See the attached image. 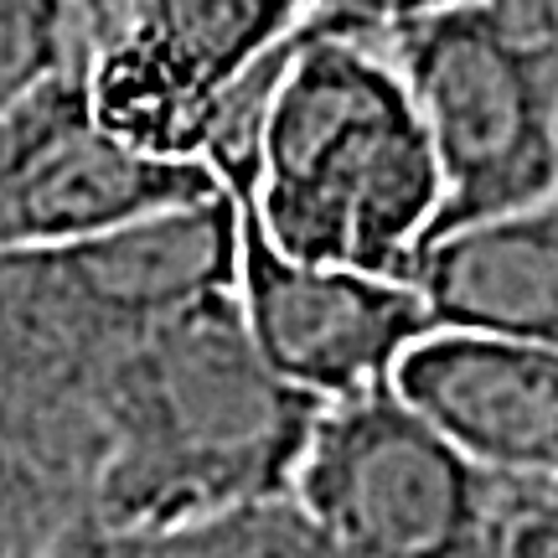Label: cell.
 <instances>
[{"instance_id":"cell-1","label":"cell","mask_w":558,"mask_h":558,"mask_svg":"<svg viewBox=\"0 0 558 558\" xmlns=\"http://www.w3.org/2000/svg\"><path fill=\"white\" fill-rule=\"evenodd\" d=\"M316 403L269 373L233 284L145 326L94 399L99 471L88 518L150 533L284 497Z\"/></svg>"},{"instance_id":"cell-2","label":"cell","mask_w":558,"mask_h":558,"mask_svg":"<svg viewBox=\"0 0 558 558\" xmlns=\"http://www.w3.org/2000/svg\"><path fill=\"white\" fill-rule=\"evenodd\" d=\"M279 254L403 275L439 222V171L378 41L300 32L264 83L254 145L228 177Z\"/></svg>"},{"instance_id":"cell-3","label":"cell","mask_w":558,"mask_h":558,"mask_svg":"<svg viewBox=\"0 0 558 558\" xmlns=\"http://www.w3.org/2000/svg\"><path fill=\"white\" fill-rule=\"evenodd\" d=\"M378 47L435 156V233L558 186V73L507 0L409 21Z\"/></svg>"},{"instance_id":"cell-4","label":"cell","mask_w":558,"mask_h":558,"mask_svg":"<svg viewBox=\"0 0 558 558\" xmlns=\"http://www.w3.org/2000/svg\"><path fill=\"white\" fill-rule=\"evenodd\" d=\"M284 497L320 558H486V471L388 383L316 403Z\"/></svg>"},{"instance_id":"cell-5","label":"cell","mask_w":558,"mask_h":558,"mask_svg":"<svg viewBox=\"0 0 558 558\" xmlns=\"http://www.w3.org/2000/svg\"><path fill=\"white\" fill-rule=\"evenodd\" d=\"M311 0H135L120 37L83 62L94 120L135 150L207 160L228 99L279 58Z\"/></svg>"},{"instance_id":"cell-6","label":"cell","mask_w":558,"mask_h":558,"mask_svg":"<svg viewBox=\"0 0 558 558\" xmlns=\"http://www.w3.org/2000/svg\"><path fill=\"white\" fill-rule=\"evenodd\" d=\"M213 192L222 177L207 160L150 156L109 135L73 62L0 104V254L99 239Z\"/></svg>"},{"instance_id":"cell-7","label":"cell","mask_w":558,"mask_h":558,"mask_svg":"<svg viewBox=\"0 0 558 558\" xmlns=\"http://www.w3.org/2000/svg\"><path fill=\"white\" fill-rule=\"evenodd\" d=\"M233 305L259 362L300 399L331 403L383 388L435 320L403 275L279 254L239 207Z\"/></svg>"},{"instance_id":"cell-8","label":"cell","mask_w":558,"mask_h":558,"mask_svg":"<svg viewBox=\"0 0 558 558\" xmlns=\"http://www.w3.org/2000/svg\"><path fill=\"white\" fill-rule=\"evenodd\" d=\"M388 388L481 471L558 481V347L429 326Z\"/></svg>"},{"instance_id":"cell-9","label":"cell","mask_w":558,"mask_h":558,"mask_svg":"<svg viewBox=\"0 0 558 558\" xmlns=\"http://www.w3.org/2000/svg\"><path fill=\"white\" fill-rule=\"evenodd\" d=\"M403 279L435 326L558 347V186L429 233Z\"/></svg>"},{"instance_id":"cell-10","label":"cell","mask_w":558,"mask_h":558,"mask_svg":"<svg viewBox=\"0 0 558 558\" xmlns=\"http://www.w3.org/2000/svg\"><path fill=\"white\" fill-rule=\"evenodd\" d=\"M94 471L0 414V558H41L88 512Z\"/></svg>"},{"instance_id":"cell-11","label":"cell","mask_w":558,"mask_h":558,"mask_svg":"<svg viewBox=\"0 0 558 558\" xmlns=\"http://www.w3.org/2000/svg\"><path fill=\"white\" fill-rule=\"evenodd\" d=\"M486 558H558V481L486 471Z\"/></svg>"},{"instance_id":"cell-12","label":"cell","mask_w":558,"mask_h":558,"mask_svg":"<svg viewBox=\"0 0 558 558\" xmlns=\"http://www.w3.org/2000/svg\"><path fill=\"white\" fill-rule=\"evenodd\" d=\"M68 62L52 0H0V104Z\"/></svg>"},{"instance_id":"cell-13","label":"cell","mask_w":558,"mask_h":558,"mask_svg":"<svg viewBox=\"0 0 558 558\" xmlns=\"http://www.w3.org/2000/svg\"><path fill=\"white\" fill-rule=\"evenodd\" d=\"M460 5H486V0H311V16L300 32H326V37H362L378 41L409 21L460 11Z\"/></svg>"},{"instance_id":"cell-14","label":"cell","mask_w":558,"mask_h":558,"mask_svg":"<svg viewBox=\"0 0 558 558\" xmlns=\"http://www.w3.org/2000/svg\"><path fill=\"white\" fill-rule=\"evenodd\" d=\"M62 26V47H68V62L83 68L99 47L120 37L130 16H135V0H52Z\"/></svg>"}]
</instances>
